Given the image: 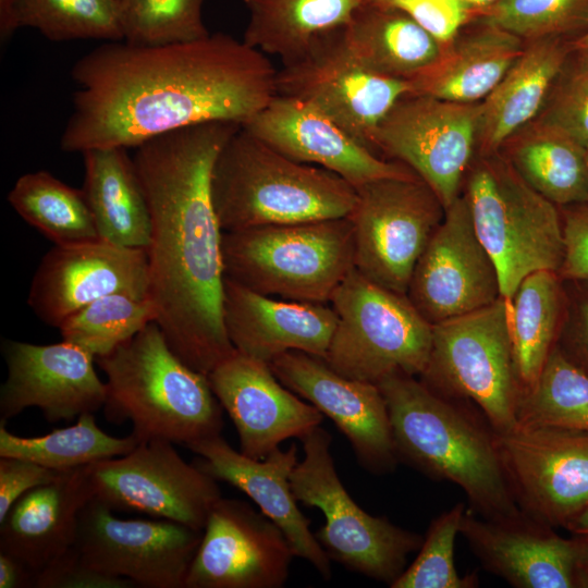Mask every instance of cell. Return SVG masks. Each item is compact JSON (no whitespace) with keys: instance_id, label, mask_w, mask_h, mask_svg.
<instances>
[{"instance_id":"1","label":"cell","mask_w":588,"mask_h":588,"mask_svg":"<svg viewBox=\"0 0 588 588\" xmlns=\"http://www.w3.org/2000/svg\"><path fill=\"white\" fill-rule=\"evenodd\" d=\"M277 72L224 33L161 46L106 41L72 66L78 89L60 147L127 149L194 124L244 125L277 95Z\"/></svg>"},{"instance_id":"2","label":"cell","mask_w":588,"mask_h":588,"mask_svg":"<svg viewBox=\"0 0 588 588\" xmlns=\"http://www.w3.org/2000/svg\"><path fill=\"white\" fill-rule=\"evenodd\" d=\"M241 126L189 125L146 140L133 156L150 215L146 253L156 322L176 356L206 376L235 352L223 323V232L211 173Z\"/></svg>"},{"instance_id":"3","label":"cell","mask_w":588,"mask_h":588,"mask_svg":"<svg viewBox=\"0 0 588 588\" xmlns=\"http://www.w3.org/2000/svg\"><path fill=\"white\" fill-rule=\"evenodd\" d=\"M385 400L400 461L465 492L469 510L485 518L520 511L507 483L495 432L483 417L406 375L377 384Z\"/></svg>"},{"instance_id":"4","label":"cell","mask_w":588,"mask_h":588,"mask_svg":"<svg viewBox=\"0 0 588 588\" xmlns=\"http://www.w3.org/2000/svg\"><path fill=\"white\" fill-rule=\"evenodd\" d=\"M96 363L107 378V419L131 421L139 441L188 449L221 434L222 406L207 376L176 356L156 321Z\"/></svg>"},{"instance_id":"5","label":"cell","mask_w":588,"mask_h":588,"mask_svg":"<svg viewBox=\"0 0 588 588\" xmlns=\"http://www.w3.org/2000/svg\"><path fill=\"white\" fill-rule=\"evenodd\" d=\"M211 198L222 232L350 217L356 188L324 168L293 160L242 126L220 150Z\"/></svg>"},{"instance_id":"6","label":"cell","mask_w":588,"mask_h":588,"mask_svg":"<svg viewBox=\"0 0 588 588\" xmlns=\"http://www.w3.org/2000/svg\"><path fill=\"white\" fill-rule=\"evenodd\" d=\"M224 277L281 299L322 303L355 269L350 217L223 232Z\"/></svg>"},{"instance_id":"7","label":"cell","mask_w":588,"mask_h":588,"mask_svg":"<svg viewBox=\"0 0 588 588\" xmlns=\"http://www.w3.org/2000/svg\"><path fill=\"white\" fill-rule=\"evenodd\" d=\"M464 196L476 234L493 259L510 299L528 274L559 272L564 258L558 206L534 189L499 151L474 159Z\"/></svg>"},{"instance_id":"8","label":"cell","mask_w":588,"mask_h":588,"mask_svg":"<svg viewBox=\"0 0 588 588\" xmlns=\"http://www.w3.org/2000/svg\"><path fill=\"white\" fill-rule=\"evenodd\" d=\"M336 324L326 363L338 373L378 384L393 375L420 376L429 359L432 324L406 294L352 270L334 292Z\"/></svg>"},{"instance_id":"9","label":"cell","mask_w":588,"mask_h":588,"mask_svg":"<svg viewBox=\"0 0 588 588\" xmlns=\"http://www.w3.org/2000/svg\"><path fill=\"white\" fill-rule=\"evenodd\" d=\"M304 456L291 475L297 502L317 507L324 524L315 537L331 561L391 586L424 538L364 511L344 488L331 454V434L317 426L299 438Z\"/></svg>"},{"instance_id":"10","label":"cell","mask_w":588,"mask_h":588,"mask_svg":"<svg viewBox=\"0 0 588 588\" xmlns=\"http://www.w3.org/2000/svg\"><path fill=\"white\" fill-rule=\"evenodd\" d=\"M510 301L432 324L420 381L438 395L475 403L497 434L517 425L520 393L511 335Z\"/></svg>"},{"instance_id":"11","label":"cell","mask_w":588,"mask_h":588,"mask_svg":"<svg viewBox=\"0 0 588 588\" xmlns=\"http://www.w3.org/2000/svg\"><path fill=\"white\" fill-rule=\"evenodd\" d=\"M356 192L350 216L355 269L382 287L406 294L414 268L445 208L417 175L372 181Z\"/></svg>"},{"instance_id":"12","label":"cell","mask_w":588,"mask_h":588,"mask_svg":"<svg viewBox=\"0 0 588 588\" xmlns=\"http://www.w3.org/2000/svg\"><path fill=\"white\" fill-rule=\"evenodd\" d=\"M174 443L140 441L130 453L85 466L93 499L112 511L137 512L204 530L222 497L217 480L188 464Z\"/></svg>"},{"instance_id":"13","label":"cell","mask_w":588,"mask_h":588,"mask_svg":"<svg viewBox=\"0 0 588 588\" xmlns=\"http://www.w3.org/2000/svg\"><path fill=\"white\" fill-rule=\"evenodd\" d=\"M480 117L481 101L407 94L378 125L373 148L407 166L446 209L477 154Z\"/></svg>"},{"instance_id":"14","label":"cell","mask_w":588,"mask_h":588,"mask_svg":"<svg viewBox=\"0 0 588 588\" xmlns=\"http://www.w3.org/2000/svg\"><path fill=\"white\" fill-rule=\"evenodd\" d=\"M411 91L409 81L379 74L360 63L342 42L339 28L277 72L278 95L313 106L373 151L378 125Z\"/></svg>"},{"instance_id":"15","label":"cell","mask_w":588,"mask_h":588,"mask_svg":"<svg viewBox=\"0 0 588 588\" xmlns=\"http://www.w3.org/2000/svg\"><path fill=\"white\" fill-rule=\"evenodd\" d=\"M501 464L518 507L565 527L588 505V432L517 424L495 433Z\"/></svg>"},{"instance_id":"16","label":"cell","mask_w":588,"mask_h":588,"mask_svg":"<svg viewBox=\"0 0 588 588\" xmlns=\"http://www.w3.org/2000/svg\"><path fill=\"white\" fill-rule=\"evenodd\" d=\"M91 499L79 514L74 548L91 567L143 588H185L203 530L168 519H123Z\"/></svg>"},{"instance_id":"17","label":"cell","mask_w":588,"mask_h":588,"mask_svg":"<svg viewBox=\"0 0 588 588\" xmlns=\"http://www.w3.org/2000/svg\"><path fill=\"white\" fill-rule=\"evenodd\" d=\"M406 296L431 324L502 296L497 266L476 234L464 194L445 209L414 268Z\"/></svg>"},{"instance_id":"18","label":"cell","mask_w":588,"mask_h":588,"mask_svg":"<svg viewBox=\"0 0 588 588\" xmlns=\"http://www.w3.org/2000/svg\"><path fill=\"white\" fill-rule=\"evenodd\" d=\"M294 558L277 524L244 501L221 497L207 518L185 588H280Z\"/></svg>"},{"instance_id":"19","label":"cell","mask_w":588,"mask_h":588,"mask_svg":"<svg viewBox=\"0 0 588 588\" xmlns=\"http://www.w3.org/2000/svg\"><path fill=\"white\" fill-rule=\"evenodd\" d=\"M269 366L284 387L335 424L365 470L383 475L395 469L388 407L377 384L346 378L323 358L301 351L285 352Z\"/></svg>"},{"instance_id":"20","label":"cell","mask_w":588,"mask_h":588,"mask_svg":"<svg viewBox=\"0 0 588 588\" xmlns=\"http://www.w3.org/2000/svg\"><path fill=\"white\" fill-rule=\"evenodd\" d=\"M115 293L150 297L146 249L97 240L53 245L33 275L27 304L40 321L58 329L78 309Z\"/></svg>"},{"instance_id":"21","label":"cell","mask_w":588,"mask_h":588,"mask_svg":"<svg viewBox=\"0 0 588 588\" xmlns=\"http://www.w3.org/2000/svg\"><path fill=\"white\" fill-rule=\"evenodd\" d=\"M8 376L0 389V421L27 407H38L50 422L71 420L105 406L107 385L95 369V357L62 341L33 344L3 340Z\"/></svg>"},{"instance_id":"22","label":"cell","mask_w":588,"mask_h":588,"mask_svg":"<svg viewBox=\"0 0 588 588\" xmlns=\"http://www.w3.org/2000/svg\"><path fill=\"white\" fill-rule=\"evenodd\" d=\"M237 431L240 451L264 460L290 438L320 426L323 414L284 387L268 363L235 351L207 375Z\"/></svg>"},{"instance_id":"23","label":"cell","mask_w":588,"mask_h":588,"mask_svg":"<svg viewBox=\"0 0 588 588\" xmlns=\"http://www.w3.org/2000/svg\"><path fill=\"white\" fill-rule=\"evenodd\" d=\"M242 127L284 156L332 171L355 188L417 175L401 162L382 159L326 114L293 97L277 94Z\"/></svg>"},{"instance_id":"24","label":"cell","mask_w":588,"mask_h":588,"mask_svg":"<svg viewBox=\"0 0 588 588\" xmlns=\"http://www.w3.org/2000/svg\"><path fill=\"white\" fill-rule=\"evenodd\" d=\"M460 534L483 568L516 588H575L577 540L522 510L485 518L466 509Z\"/></svg>"},{"instance_id":"25","label":"cell","mask_w":588,"mask_h":588,"mask_svg":"<svg viewBox=\"0 0 588 588\" xmlns=\"http://www.w3.org/2000/svg\"><path fill=\"white\" fill-rule=\"evenodd\" d=\"M188 449L198 455L193 463L199 469L247 494L280 527L295 556L310 563L323 579H330L331 560L311 532L310 522L292 491L291 475L298 462L296 444L286 450L278 448L264 460L234 450L221 434Z\"/></svg>"},{"instance_id":"26","label":"cell","mask_w":588,"mask_h":588,"mask_svg":"<svg viewBox=\"0 0 588 588\" xmlns=\"http://www.w3.org/2000/svg\"><path fill=\"white\" fill-rule=\"evenodd\" d=\"M222 314L235 351L268 364L289 351L324 358L336 324L332 306L277 299L225 277Z\"/></svg>"},{"instance_id":"27","label":"cell","mask_w":588,"mask_h":588,"mask_svg":"<svg viewBox=\"0 0 588 588\" xmlns=\"http://www.w3.org/2000/svg\"><path fill=\"white\" fill-rule=\"evenodd\" d=\"M91 499L85 467L26 492L0 523V552L38 573L74 546L79 514Z\"/></svg>"},{"instance_id":"28","label":"cell","mask_w":588,"mask_h":588,"mask_svg":"<svg viewBox=\"0 0 588 588\" xmlns=\"http://www.w3.org/2000/svg\"><path fill=\"white\" fill-rule=\"evenodd\" d=\"M571 39L544 37L525 41L523 52L481 101L478 156L499 152L512 135L538 117L574 50Z\"/></svg>"},{"instance_id":"29","label":"cell","mask_w":588,"mask_h":588,"mask_svg":"<svg viewBox=\"0 0 588 588\" xmlns=\"http://www.w3.org/2000/svg\"><path fill=\"white\" fill-rule=\"evenodd\" d=\"M469 24L444 46L436 63L409 81L411 94L473 103L493 90L523 52L525 40L487 22Z\"/></svg>"},{"instance_id":"30","label":"cell","mask_w":588,"mask_h":588,"mask_svg":"<svg viewBox=\"0 0 588 588\" xmlns=\"http://www.w3.org/2000/svg\"><path fill=\"white\" fill-rule=\"evenodd\" d=\"M346 49L379 74L412 81L440 58L444 46L404 12L366 0L339 28Z\"/></svg>"},{"instance_id":"31","label":"cell","mask_w":588,"mask_h":588,"mask_svg":"<svg viewBox=\"0 0 588 588\" xmlns=\"http://www.w3.org/2000/svg\"><path fill=\"white\" fill-rule=\"evenodd\" d=\"M82 155V189L100 238L146 249L150 241V215L133 157L120 147L89 149Z\"/></svg>"},{"instance_id":"32","label":"cell","mask_w":588,"mask_h":588,"mask_svg":"<svg viewBox=\"0 0 588 588\" xmlns=\"http://www.w3.org/2000/svg\"><path fill=\"white\" fill-rule=\"evenodd\" d=\"M500 151L534 189L556 206L588 200L586 148L559 128L534 120Z\"/></svg>"},{"instance_id":"33","label":"cell","mask_w":588,"mask_h":588,"mask_svg":"<svg viewBox=\"0 0 588 588\" xmlns=\"http://www.w3.org/2000/svg\"><path fill=\"white\" fill-rule=\"evenodd\" d=\"M366 0H242L248 11L243 40L282 64L305 54L348 22Z\"/></svg>"},{"instance_id":"34","label":"cell","mask_w":588,"mask_h":588,"mask_svg":"<svg viewBox=\"0 0 588 588\" xmlns=\"http://www.w3.org/2000/svg\"><path fill=\"white\" fill-rule=\"evenodd\" d=\"M509 301L514 364L522 393L541 373L562 329L565 294L559 273L540 270L528 274Z\"/></svg>"},{"instance_id":"35","label":"cell","mask_w":588,"mask_h":588,"mask_svg":"<svg viewBox=\"0 0 588 588\" xmlns=\"http://www.w3.org/2000/svg\"><path fill=\"white\" fill-rule=\"evenodd\" d=\"M8 201L53 245L101 240L83 189L65 184L48 171L21 175L9 192Z\"/></svg>"},{"instance_id":"36","label":"cell","mask_w":588,"mask_h":588,"mask_svg":"<svg viewBox=\"0 0 588 588\" xmlns=\"http://www.w3.org/2000/svg\"><path fill=\"white\" fill-rule=\"evenodd\" d=\"M140 441L131 433L117 438L100 429L94 413H84L77 421L39 437H20L0 421V457H19L47 468L65 471L130 453Z\"/></svg>"},{"instance_id":"37","label":"cell","mask_w":588,"mask_h":588,"mask_svg":"<svg viewBox=\"0 0 588 588\" xmlns=\"http://www.w3.org/2000/svg\"><path fill=\"white\" fill-rule=\"evenodd\" d=\"M517 424L588 432V375L555 344L535 383L519 394Z\"/></svg>"},{"instance_id":"38","label":"cell","mask_w":588,"mask_h":588,"mask_svg":"<svg viewBox=\"0 0 588 588\" xmlns=\"http://www.w3.org/2000/svg\"><path fill=\"white\" fill-rule=\"evenodd\" d=\"M156 320L157 309L150 297L115 293L78 309L58 329L62 341L83 348L96 359L111 353Z\"/></svg>"},{"instance_id":"39","label":"cell","mask_w":588,"mask_h":588,"mask_svg":"<svg viewBox=\"0 0 588 588\" xmlns=\"http://www.w3.org/2000/svg\"><path fill=\"white\" fill-rule=\"evenodd\" d=\"M16 21L51 41L123 40L117 0H17Z\"/></svg>"},{"instance_id":"40","label":"cell","mask_w":588,"mask_h":588,"mask_svg":"<svg viewBox=\"0 0 588 588\" xmlns=\"http://www.w3.org/2000/svg\"><path fill=\"white\" fill-rule=\"evenodd\" d=\"M473 20L504 28L523 40L573 38L588 27V0H497Z\"/></svg>"},{"instance_id":"41","label":"cell","mask_w":588,"mask_h":588,"mask_svg":"<svg viewBox=\"0 0 588 588\" xmlns=\"http://www.w3.org/2000/svg\"><path fill=\"white\" fill-rule=\"evenodd\" d=\"M205 0H124L123 40L137 46L186 42L208 36L203 21Z\"/></svg>"},{"instance_id":"42","label":"cell","mask_w":588,"mask_h":588,"mask_svg":"<svg viewBox=\"0 0 588 588\" xmlns=\"http://www.w3.org/2000/svg\"><path fill=\"white\" fill-rule=\"evenodd\" d=\"M466 509L458 502L433 518L416 559L391 588H474L479 585L476 573L461 576L454 563L455 538Z\"/></svg>"},{"instance_id":"43","label":"cell","mask_w":588,"mask_h":588,"mask_svg":"<svg viewBox=\"0 0 588 588\" xmlns=\"http://www.w3.org/2000/svg\"><path fill=\"white\" fill-rule=\"evenodd\" d=\"M535 120L588 147V51L569 53Z\"/></svg>"},{"instance_id":"44","label":"cell","mask_w":588,"mask_h":588,"mask_svg":"<svg viewBox=\"0 0 588 588\" xmlns=\"http://www.w3.org/2000/svg\"><path fill=\"white\" fill-rule=\"evenodd\" d=\"M412 17L443 46L475 16L476 8L463 0H376Z\"/></svg>"},{"instance_id":"45","label":"cell","mask_w":588,"mask_h":588,"mask_svg":"<svg viewBox=\"0 0 588 588\" xmlns=\"http://www.w3.org/2000/svg\"><path fill=\"white\" fill-rule=\"evenodd\" d=\"M132 580L89 566L74 546L36 575L35 588H134Z\"/></svg>"},{"instance_id":"46","label":"cell","mask_w":588,"mask_h":588,"mask_svg":"<svg viewBox=\"0 0 588 588\" xmlns=\"http://www.w3.org/2000/svg\"><path fill=\"white\" fill-rule=\"evenodd\" d=\"M61 473L28 460L0 457V523L22 495L56 480Z\"/></svg>"},{"instance_id":"47","label":"cell","mask_w":588,"mask_h":588,"mask_svg":"<svg viewBox=\"0 0 588 588\" xmlns=\"http://www.w3.org/2000/svg\"><path fill=\"white\" fill-rule=\"evenodd\" d=\"M562 220L564 258L558 273L588 282V200L567 206Z\"/></svg>"},{"instance_id":"48","label":"cell","mask_w":588,"mask_h":588,"mask_svg":"<svg viewBox=\"0 0 588 588\" xmlns=\"http://www.w3.org/2000/svg\"><path fill=\"white\" fill-rule=\"evenodd\" d=\"M562 332L556 345L578 368L588 375V295L578 301L572 322Z\"/></svg>"},{"instance_id":"49","label":"cell","mask_w":588,"mask_h":588,"mask_svg":"<svg viewBox=\"0 0 588 588\" xmlns=\"http://www.w3.org/2000/svg\"><path fill=\"white\" fill-rule=\"evenodd\" d=\"M36 575L16 556L0 552V588H35Z\"/></svg>"},{"instance_id":"50","label":"cell","mask_w":588,"mask_h":588,"mask_svg":"<svg viewBox=\"0 0 588 588\" xmlns=\"http://www.w3.org/2000/svg\"><path fill=\"white\" fill-rule=\"evenodd\" d=\"M17 0H0V41L5 45L19 28L16 21Z\"/></svg>"},{"instance_id":"51","label":"cell","mask_w":588,"mask_h":588,"mask_svg":"<svg viewBox=\"0 0 588 588\" xmlns=\"http://www.w3.org/2000/svg\"><path fill=\"white\" fill-rule=\"evenodd\" d=\"M575 537L577 540L575 588H588V536Z\"/></svg>"},{"instance_id":"52","label":"cell","mask_w":588,"mask_h":588,"mask_svg":"<svg viewBox=\"0 0 588 588\" xmlns=\"http://www.w3.org/2000/svg\"><path fill=\"white\" fill-rule=\"evenodd\" d=\"M574 536H588V505L564 527Z\"/></svg>"},{"instance_id":"53","label":"cell","mask_w":588,"mask_h":588,"mask_svg":"<svg viewBox=\"0 0 588 588\" xmlns=\"http://www.w3.org/2000/svg\"><path fill=\"white\" fill-rule=\"evenodd\" d=\"M572 46L576 50L588 51V27L571 39Z\"/></svg>"},{"instance_id":"54","label":"cell","mask_w":588,"mask_h":588,"mask_svg":"<svg viewBox=\"0 0 588 588\" xmlns=\"http://www.w3.org/2000/svg\"><path fill=\"white\" fill-rule=\"evenodd\" d=\"M463 1L474 5L476 9H479V8L489 5L497 0H463Z\"/></svg>"},{"instance_id":"55","label":"cell","mask_w":588,"mask_h":588,"mask_svg":"<svg viewBox=\"0 0 588 588\" xmlns=\"http://www.w3.org/2000/svg\"><path fill=\"white\" fill-rule=\"evenodd\" d=\"M587 161H588V147L586 148Z\"/></svg>"},{"instance_id":"56","label":"cell","mask_w":588,"mask_h":588,"mask_svg":"<svg viewBox=\"0 0 588 588\" xmlns=\"http://www.w3.org/2000/svg\"><path fill=\"white\" fill-rule=\"evenodd\" d=\"M117 1H118V2L120 3V5H121V3H122L124 0H117Z\"/></svg>"}]
</instances>
